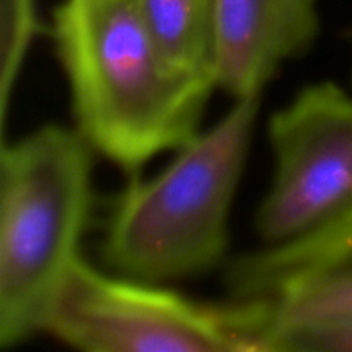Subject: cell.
Instances as JSON below:
<instances>
[{
    "mask_svg": "<svg viewBox=\"0 0 352 352\" xmlns=\"http://www.w3.org/2000/svg\"><path fill=\"white\" fill-rule=\"evenodd\" d=\"M52 41L74 128L111 165L138 173L200 132L217 85L171 64L136 0H60Z\"/></svg>",
    "mask_w": 352,
    "mask_h": 352,
    "instance_id": "obj_1",
    "label": "cell"
},
{
    "mask_svg": "<svg viewBox=\"0 0 352 352\" xmlns=\"http://www.w3.org/2000/svg\"><path fill=\"white\" fill-rule=\"evenodd\" d=\"M260 99L233 101L212 128L173 151L155 175L134 173L103 225L99 258L105 270L167 285L225 262Z\"/></svg>",
    "mask_w": 352,
    "mask_h": 352,
    "instance_id": "obj_2",
    "label": "cell"
},
{
    "mask_svg": "<svg viewBox=\"0 0 352 352\" xmlns=\"http://www.w3.org/2000/svg\"><path fill=\"white\" fill-rule=\"evenodd\" d=\"M95 151L62 124L0 146V349L47 332L82 258L93 206Z\"/></svg>",
    "mask_w": 352,
    "mask_h": 352,
    "instance_id": "obj_3",
    "label": "cell"
},
{
    "mask_svg": "<svg viewBox=\"0 0 352 352\" xmlns=\"http://www.w3.org/2000/svg\"><path fill=\"white\" fill-rule=\"evenodd\" d=\"M270 311L252 301H194L80 258L47 336L82 352H262Z\"/></svg>",
    "mask_w": 352,
    "mask_h": 352,
    "instance_id": "obj_4",
    "label": "cell"
},
{
    "mask_svg": "<svg viewBox=\"0 0 352 352\" xmlns=\"http://www.w3.org/2000/svg\"><path fill=\"white\" fill-rule=\"evenodd\" d=\"M272 182L254 227L285 245L352 212V93L334 80L305 85L268 118Z\"/></svg>",
    "mask_w": 352,
    "mask_h": 352,
    "instance_id": "obj_5",
    "label": "cell"
},
{
    "mask_svg": "<svg viewBox=\"0 0 352 352\" xmlns=\"http://www.w3.org/2000/svg\"><path fill=\"white\" fill-rule=\"evenodd\" d=\"M231 299L264 305L272 318H297L352 307V212L285 245L227 264Z\"/></svg>",
    "mask_w": 352,
    "mask_h": 352,
    "instance_id": "obj_6",
    "label": "cell"
},
{
    "mask_svg": "<svg viewBox=\"0 0 352 352\" xmlns=\"http://www.w3.org/2000/svg\"><path fill=\"white\" fill-rule=\"evenodd\" d=\"M320 0H214V85L233 101L262 97L278 70L311 52Z\"/></svg>",
    "mask_w": 352,
    "mask_h": 352,
    "instance_id": "obj_7",
    "label": "cell"
},
{
    "mask_svg": "<svg viewBox=\"0 0 352 352\" xmlns=\"http://www.w3.org/2000/svg\"><path fill=\"white\" fill-rule=\"evenodd\" d=\"M163 54L214 80V0H136Z\"/></svg>",
    "mask_w": 352,
    "mask_h": 352,
    "instance_id": "obj_8",
    "label": "cell"
},
{
    "mask_svg": "<svg viewBox=\"0 0 352 352\" xmlns=\"http://www.w3.org/2000/svg\"><path fill=\"white\" fill-rule=\"evenodd\" d=\"M262 352H352V307L297 318L270 316Z\"/></svg>",
    "mask_w": 352,
    "mask_h": 352,
    "instance_id": "obj_9",
    "label": "cell"
},
{
    "mask_svg": "<svg viewBox=\"0 0 352 352\" xmlns=\"http://www.w3.org/2000/svg\"><path fill=\"white\" fill-rule=\"evenodd\" d=\"M41 31L37 0H0V116L2 124L23 64Z\"/></svg>",
    "mask_w": 352,
    "mask_h": 352,
    "instance_id": "obj_10",
    "label": "cell"
}]
</instances>
